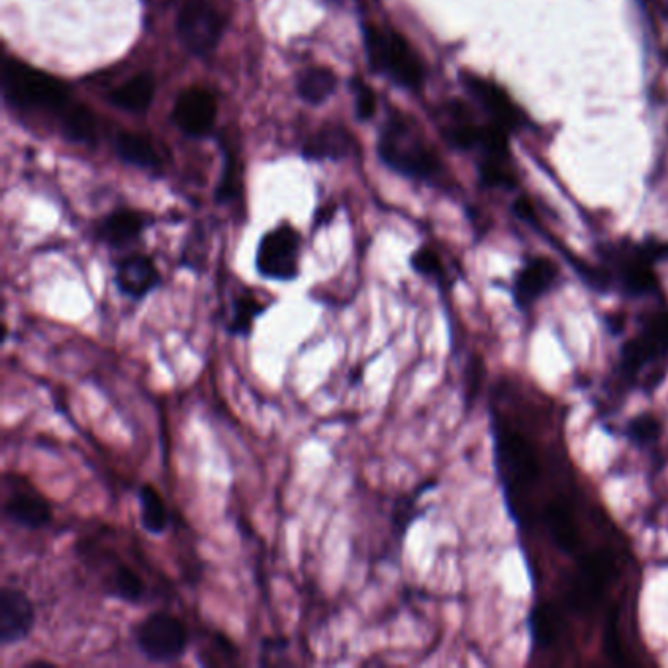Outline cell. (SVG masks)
I'll use <instances>...</instances> for the list:
<instances>
[{"label": "cell", "instance_id": "obj_1", "mask_svg": "<svg viewBox=\"0 0 668 668\" xmlns=\"http://www.w3.org/2000/svg\"><path fill=\"white\" fill-rule=\"evenodd\" d=\"M114 543L116 533L104 525L99 532L81 537L75 543L76 558L96 578L106 598L142 606L155 596V568L145 561L144 551L136 543H130L126 551L120 549Z\"/></svg>", "mask_w": 668, "mask_h": 668}, {"label": "cell", "instance_id": "obj_2", "mask_svg": "<svg viewBox=\"0 0 668 668\" xmlns=\"http://www.w3.org/2000/svg\"><path fill=\"white\" fill-rule=\"evenodd\" d=\"M377 152L381 162L402 177L432 186L451 183L448 165L440 153L430 144L420 124L404 112H390L379 132Z\"/></svg>", "mask_w": 668, "mask_h": 668}, {"label": "cell", "instance_id": "obj_3", "mask_svg": "<svg viewBox=\"0 0 668 668\" xmlns=\"http://www.w3.org/2000/svg\"><path fill=\"white\" fill-rule=\"evenodd\" d=\"M435 116L441 136L459 152L473 153L479 162L512 160L510 134L474 104L451 99L441 104Z\"/></svg>", "mask_w": 668, "mask_h": 668}, {"label": "cell", "instance_id": "obj_4", "mask_svg": "<svg viewBox=\"0 0 668 668\" xmlns=\"http://www.w3.org/2000/svg\"><path fill=\"white\" fill-rule=\"evenodd\" d=\"M363 45L372 73L384 76L404 91H422L428 69L422 55L398 30L390 25L364 24Z\"/></svg>", "mask_w": 668, "mask_h": 668}, {"label": "cell", "instance_id": "obj_5", "mask_svg": "<svg viewBox=\"0 0 668 668\" xmlns=\"http://www.w3.org/2000/svg\"><path fill=\"white\" fill-rule=\"evenodd\" d=\"M2 96L18 112L61 114L71 104V89L65 81L32 68L17 58H7L0 73Z\"/></svg>", "mask_w": 668, "mask_h": 668}, {"label": "cell", "instance_id": "obj_6", "mask_svg": "<svg viewBox=\"0 0 668 668\" xmlns=\"http://www.w3.org/2000/svg\"><path fill=\"white\" fill-rule=\"evenodd\" d=\"M668 259L667 241L614 244L602 249V265L608 269L614 288L629 298H645L660 290L655 265Z\"/></svg>", "mask_w": 668, "mask_h": 668}, {"label": "cell", "instance_id": "obj_7", "mask_svg": "<svg viewBox=\"0 0 668 668\" xmlns=\"http://www.w3.org/2000/svg\"><path fill=\"white\" fill-rule=\"evenodd\" d=\"M132 639L137 652L153 665H173L185 657L191 634L185 621L169 609H153L140 619Z\"/></svg>", "mask_w": 668, "mask_h": 668}, {"label": "cell", "instance_id": "obj_8", "mask_svg": "<svg viewBox=\"0 0 668 668\" xmlns=\"http://www.w3.org/2000/svg\"><path fill=\"white\" fill-rule=\"evenodd\" d=\"M2 516L24 532H42L53 524V504L25 474L9 471L2 476Z\"/></svg>", "mask_w": 668, "mask_h": 668}, {"label": "cell", "instance_id": "obj_9", "mask_svg": "<svg viewBox=\"0 0 668 668\" xmlns=\"http://www.w3.org/2000/svg\"><path fill=\"white\" fill-rule=\"evenodd\" d=\"M302 236L292 224L282 222L261 237L255 251V271L265 280L292 282L300 277Z\"/></svg>", "mask_w": 668, "mask_h": 668}, {"label": "cell", "instance_id": "obj_10", "mask_svg": "<svg viewBox=\"0 0 668 668\" xmlns=\"http://www.w3.org/2000/svg\"><path fill=\"white\" fill-rule=\"evenodd\" d=\"M461 85L474 106L491 122L506 130L510 136L532 126V120L525 114L524 109L496 81L473 71H461Z\"/></svg>", "mask_w": 668, "mask_h": 668}, {"label": "cell", "instance_id": "obj_11", "mask_svg": "<svg viewBox=\"0 0 668 668\" xmlns=\"http://www.w3.org/2000/svg\"><path fill=\"white\" fill-rule=\"evenodd\" d=\"M177 38L195 58L212 55L226 32V18L210 0H186L178 10Z\"/></svg>", "mask_w": 668, "mask_h": 668}, {"label": "cell", "instance_id": "obj_12", "mask_svg": "<svg viewBox=\"0 0 668 668\" xmlns=\"http://www.w3.org/2000/svg\"><path fill=\"white\" fill-rule=\"evenodd\" d=\"M494 458L500 481L507 484V496H512L517 486H525L537 481L539 461L533 445L524 435L512 432L502 425H494Z\"/></svg>", "mask_w": 668, "mask_h": 668}, {"label": "cell", "instance_id": "obj_13", "mask_svg": "<svg viewBox=\"0 0 668 668\" xmlns=\"http://www.w3.org/2000/svg\"><path fill=\"white\" fill-rule=\"evenodd\" d=\"M667 356L668 310H657L645 318L639 333L627 339L619 349V374L626 377L627 381H631L647 364L655 363Z\"/></svg>", "mask_w": 668, "mask_h": 668}, {"label": "cell", "instance_id": "obj_14", "mask_svg": "<svg viewBox=\"0 0 668 668\" xmlns=\"http://www.w3.org/2000/svg\"><path fill=\"white\" fill-rule=\"evenodd\" d=\"M218 116V101L206 86H188L175 101L171 119L188 137L208 136Z\"/></svg>", "mask_w": 668, "mask_h": 668}, {"label": "cell", "instance_id": "obj_15", "mask_svg": "<svg viewBox=\"0 0 668 668\" xmlns=\"http://www.w3.org/2000/svg\"><path fill=\"white\" fill-rule=\"evenodd\" d=\"M112 282L120 297L132 302H144L145 298L162 287V271L150 255L127 254L114 261Z\"/></svg>", "mask_w": 668, "mask_h": 668}, {"label": "cell", "instance_id": "obj_16", "mask_svg": "<svg viewBox=\"0 0 668 668\" xmlns=\"http://www.w3.org/2000/svg\"><path fill=\"white\" fill-rule=\"evenodd\" d=\"M616 576V557L608 549H598L584 555L578 563L575 584L571 588V604L586 608V604L600 598L602 593Z\"/></svg>", "mask_w": 668, "mask_h": 668}, {"label": "cell", "instance_id": "obj_17", "mask_svg": "<svg viewBox=\"0 0 668 668\" xmlns=\"http://www.w3.org/2000/svg\"><path fill=\"white\" fill-rule=\"evenodd\" d=\"M35 627V606L32 598L17 586L0 588V645L24 644Z\"/></svg>", "mask_w": 668, "mask_h": 668}, {"label": "cell", "instance_id": "obj_18", "mask_svg": "<svg viewBox=\"0 0 668 668\" xmlns=\"http://www.w3.org/2000/svg\"><path fill=\"white\" fill-rule=\"evenodd\" d=\"M558 265L549 259L535 255L517 269L514 279H512V300L517 310H530L537 300H542L551 288L557 285Z\"/></svg>", "mask_w": 668, "mask_h": 668}, {"label": "cell", "instance_id": "obj_19", "mask_svg": "<svg viewBox=\"0 0 668 668\" xmlns=\"http://www.w3.org/2000/svg\"><path fill=\"white\" fill-rule=\"evenodd\" d=\"M302 155L308 162H343L349 157H359L361 147L357 137L346 126L326 124L306 140Z\"/></svg>", "mask_w": 668, "mask_h": 668}, {"label": "cell", "instance_id": "obj_20", "mask_svg": "<svg viewBox=\"0 0 668 668\" xmlns=\"http://www.w3.org/2000/svg\"><path fill=\"white\" fill-rule=\"evenodd\" d=\"M150 224H152V218L144 212L120 208V210L111 212L96 224L94 236L104 246L120 251V249H126L140 241L145 229L150 228Z\"/></svg>", "mask_w": 668, "mask_h": 668}, {"label": "cell", "instance_id": "obj_21", "mask_svg": "<svg viewBox=\"0 0 668 668\" xmlns=\"http://www.w3.org/2000/svg\"><path fill=\"white\" fill-rule=\"evenodd\" d=\"M269 310L267 300H263L255 290L241 288L232 295L226 316V331L232 338L246 339L254 333L255 322Z\"/></svg>", "mask_w": 668, "mask_h": 668}, {"label": "cell", "instance_id": "obj_22", "mask_svg": "<svg viewBox=\"0 0 668 668\" xmlns=\"http://www.w3.org/2000/svg\"><path fill=\"white\" fill-rule=\"evenodd\" d=\"M153 96H155V76L152 73H137L130 76L124 85L116 86L109 94V102L119 111L144 114L152 106Z\"/></svg>", "mask_w": 668, "mask_h": 668}, {"label": "cell", "instance_id": "obj_23", "mask_svg": "<svg viewBox=\"0 0 668 668\" xmlns=\"http://www.w3.org/2000/svg\"><path fill=\"white\" fill-rule=\"evenodd\" d=\"M196 659L204 667H234L241 659V651L220 629H203L196 645Z\"/></svg>", "mask_w": 668, "mask_h": 668}, {"label": "cell", "instance_id": "obj_24", "mask_svg": "<svg viewBox=\"0 0 668 668\" xmlns=\"http://www.w3.org/2000/svg\"><path fill=\"white\" fill-rule=\"evenodd\" d=\"M114 150L122 162L137 167V169L152 171L157 173L162 171V157L157 150L153 147L150 137L142 134H132V132H120L114 140Z\"/></svg>", "mask_w": 668, "mask_h": 668}, {"label": "cell", "instance_id": "obj_25", "mask_svg": "<svg viewBox=\"0 0 668 668\" xmlns=\"http://www.w3.org/2000/svg\"><path fill=\"white\" fill-rule=\"evenodd\" d=\"M547 532H549L551 542L558 551L571 555L580 543V533L576 527L575 516L571 507L563 502H551L545 506L543 514Z\"/></svg>", "mask_w": 668, "mask_h": 668}, {"label": "cell", "instance_id": "obj_26", "mask_svg": "<svg viewBox=\"0 0 668 668\" xmlns=\"http://www.w3.org/2000/svg\"><path fill=\"white\" fill-rule=\"evenodd\" d=\"M61 134L71 144L96 145L99 142V120L86 104H69L61 114Z\"/></svg>", "mask_w": 668, "mask_h": 668}, {"label": "cell", "instance_id": "obj_27", "mask_svg": "<svg viewBox=\"0 0 668 668\" xmlns=\"http://www.w3.org/2000/svg\"><path fill=\"white\" fill-rule=\"evenodd\" d=\"M140 502V524L150 535H163L169 530L171 516L167 502L153 484H142L137 491Z\"/></svg>", "mask_w": 668, "mask_h": 668}, {"label": "cell", "instance_id": "obj_28", "mask_svg": "<svg viewBox=\"0 0 668 668\" xmlns=\"http://www.w3.org/2000/svg\"><path fill=\"white\" fill-rule=\"evenodd\" d=\"M338 89V76L328 68H306L298 73L297 93L302 101L318 106L330 99Z\"/></svg>", "mask_w": 668, "mask_h": 668}, {"label": "cell", "instance_id": "obj_29", "mask_svg": "<svg viewBox=\"0 0 668 668\" xmlns=\"http://www.w3.org/2000/svg\"><path fill=\"white\" fill-rule=\"evenodd\" d=\"M527 627H530L533 645H535V647H542V649H547V647H551V645L557 641V612L553 609L551 604H537V606L530 612Z\"/></svg>", "mask_w": 668, "mask_h": 668}, {"label": "cell", "instance_id": "obj_30", "mask_svg": "<svg viewBox=\"0 0 668 668\" xmlns=\"http://www.w3.org/2000/svg\"><path fill=\"white\" fill-rule=\"evenodd\" d=\"M481 185L492 191H512L516 188L517 175L512 160H486L479 162Z\"/></svg>", "mask_w": 668, "mask_h": 668}, {"label": "cell", "instance_id": "obj_31", "mask_svg": "<svg viewBox=\"0 0 668 668\" xmlns=\"http://www.w3.org/2000/svg\"><path fill=\"white\" fill-rule=\"evenodd\" d=\"M241 195V165L234 150L224 152V169H222L220 185L216 188V203H236Z\"/></svg>", "mask_w": 668, "mask_h": 668}, {"label": "cell", "instance_id": "obj_32", "mask_svg": "<svg viewBox=\"0 0 668 668\" xmlns=\"http://www.w3.org/2000/svg\"><path fill=\"white\" fill-rule=\"evenodd\" d=\"M433 483L422 484L418 491L412 492V494H407V496H402V499H398L394 502V510H392V530L397 533L398 542H402L404 539V535H407L408 530H410V525L414 524L415 517L420 516V507H418V502H420V496H422L423 492L428 491V489H432Z\"/></svg>", "mask_w": 668, "mask_h": 668}, {"label": "cell", "instance_id": "obj_33", "mask_svg": "<svg viewBox=\"0 0 668 668\" xmlns=\"http://www.w3.org/2000/svg\"><path fill=\"white\" fill-rule=\"evenodd\" d=\"M624 433H626L627 440L635 443V445L649 448V445L660 440L662 423H660L657 415L644 412V414L635 415L627 422L626 432Z\"/></svg>", "mask_w": 668, "mask_h": 668}, {"label": "cell", "instance_id": "obj_34", "mask_svg": "<svg viewBox=\"0 0 668 668\" xmlns=\"http://www.w3.org/2000/svg\"><path fill=\"white\" fill-rule=\"evenodd\" d=\"M410 267L423 279L438 280V282L445 280V267H443L440 254L433 247H418L410 257Z\"/></svg>", "mask_w": 668, "mask_h": 668}, {"label": "cell", "instance_id": "obj_35", "mask_svg": "<svg viewBox=\"0 0 668 668\" xmlns=\"http://www.w3.org/2000/svg\"><path fill=\"white\" fill-rule=\"evenodd\" d=\"M351 91H353V101H356L357 119L363 120V122L371 120L374 112H377V94H374V91L359 76L351 79Z\"/></svg>", "mask_w": 668, "mask_h": 668}, {"label": "cell", "instance_id": "obj_36", "mask_svg": "<svg viewBox=\"0 0 668 668\" xmlns=\"http://www.w3.org/2000/svg\"><path fill=\"white\" fill-rule=\"evenodd\" d=\"M604 652L612 662L626 665V655H624V647H621V635H619L616 612L609 614L608 626L604 629Z\"/></svg>", "mask_w": 668, "mask_h": 668}, {"label": "cell", "instance_id": "obj_37", "mask_svg": "<svg viewBox=\"0 0 668 668\" xmlns=\"http://www.w3.org/2000/svg\"><path fill=\"white\" fill-rule=\"evenodd\" d=\"M288 641L287 639H282V637H277V639H273V637H267V639H263L261 644V665H269L273 659V655H277V665H282V662H287V660L282 659L285 655H287Z\"/></svg>", "mask_w": 668, "mask_h": 668}, {"label": "cell", "instance_id": "obj_38", "mask_svg": "<svg viewBox=\"0 0 668 668\" xmlns=\"http://www.w3.org/2000/svg\"><path fill=\"white\" fill-rule=\"evenodd\" d=\"M514 214H516L520 220L527 222V224H537V214H535V208H533V204L522 196V198H517L516 203H514Z\"/></svg>", "mask_w": 668, "mask_h": 668}, {"label": "cell", "instance_id": "obj_39", "mask_svg": "<svg viewBox=\"0 0 668 668\" xmlns=\"http://www.w3.org/2000/svg\"><path fill=\"white\" fill-rule=\"evenodd\" d=\"M25 668H55L58 665L51 662L48 659L28 660L24 665Z\"/></svg>", "mask_w": 668, "mask_h": 668}]
</instances>
